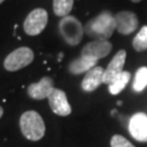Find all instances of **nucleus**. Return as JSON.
<instances>
[{"instance_id":"nucleus-1","label":"nucleus","mask_w":147,"mask_h":147,"mask_svg":"<svg viewBox=\"0 0 147 147\" xmlns=\"http://www.w3.org/2000/svg\"><path fill=\"white\" fill-rule=\"evenodd\" d=\"M116 30L115 16L110 11H102L84 25V33L94 40H108Z\"/></svg>"},{"instance_id":"nucleus-2","label":"nucleus","mask_w":147,"mask_h":147,"mask_svg":"<svg viewBox=\"0 0 147 147\" xmlns=\"http://www.w3.org/2000/svg\"><path fill=\"white\" fill-rule=\"evenodd\" d=\"M20 129L25 138L37 142L45 135L46 126L42 116L34 110L25 111L20 118Z\"/></svg>"},{"instance_id":"nucleus-3","label":"nucleus","mask_w":147,"mask_h":147,"mask_svg":"<svg viewBox=\"0 0 147 147\" xmlns=\"http://www.w3.org/2000/svg\"><path fill=\"white\" fill-rule=\"evenodd\" d=\"M59 32L64 42L70 46H76L84 36V26L73 16L61 18L59 22Z\"/></svg>"},{"instance_id":"nucleus-4","label":"nucleus","mask_w":147,"mask_h":147,"mask_svg":"<svg viewBox=\"0 0 147 147\" xmlns=\"http://www.w3.org/2000/svg\"><path fill=\"white\" fill-rule=\"evenodd\" d=\"M33 61H34V51L31 48L20 47L7 56L3 65L5 70L14 72L27 67Z\"/></svg>"},{"instance_id":"nucleus-5","label":"nucleus","mask_w":147,"mask_h":147,"mask_svg":"<svg viewBox=\"0 0 147 147\" xmlns=\"http://www.w3.org/2000/svg\"><path fill=\"white\" fill-rule=\"evenodd\" d=\"M48 23V13L42 8L34 9L24 21V32L30 36H37L42 33Z\"/></svg>"},{"instance_id":"nucleus-6","label":"nucleus","mask_w":147,"mask_h":147,"mask_svg":"<svg viewBox=\"0 0 147 147\" xmlns=\"http://www.w3.org/2000/svg\"><path fill=\"white\" fill-rule=\"evenodd\" d=\"M116 20V30L119 34L129 35L137 30L138 27V18L132 11H120L115 16Z\"/></svg>"},{"instance_id":"nucleus-7","label":"nucleus","mask_w":147,"mask_h":147,"mask_svg":"<svg viewBox=\"0 0 147 147\" xmlns=\"http://www.w3.org/2000/svg\"><path fill=\"white\" fill-rule=\"evenodd\" d=\"M48 101H49V106H50L53 112L56 113L57 116L67 117L72 111L71 106L67 98V95L62 89H53V93L48 97Z\"/></svg>"},{"instance_id":"nucleus-8","label":"nucleus","mask_w":147,"mask_h":147,"mask_svg":"<svg viewBox=\"0 0 147 147\" xmlns=\"http://www.w3.org/2000/svg\"><path fill=\"white\" fill-rule=\"evenodd\" d=\"M126 59V51L124 49H121L115 55L108 67L106 68L105 73H104V83L105 84H110L117 76L123 72V67L125 63Z\"/></svg>"},{"instance_id":"nucleus-9","label":"nucleus","mask_w":147,"mask_h":147,"mask_svg":"<svg viewBox=\"0 0 147 147\" xmlns=\"http://www.w3.org/2000/svg\"><path fill=\"white\" fill-rule=\"evenodd\" d=\"M129 131L131 136L138 142H147V116L143 112L135 113L130 119Z\"/></svg>"},{"instance_id":"nucleus-10","label":"nucleus","mask_w":147,"mask_h":147,"mask_svg":"<svg viewBox=\"0 0 147 147\" xmlns=\"http://www.w3.org/2000/svg\"><path fill=\"white\" fill-rule=\"evenodd\" d=\"M112 50V44L108 40H93L82 48L81 56H88L99 60L107 57Z\"/></svg>"},{"instance_id":"nucleus-11","label":"nucleus","mask_w":147,"mask_h":147,"mask_svg":"<svg viewBox=\"0 0 147 147\" xmlns=\"http://www.w3.org/2000/svg\"><path fill=\"white\" fill-rule=\"evenodd\" d=\"M53 89V80L49 76H45L39 82L30 85L27 87V94L33 99L42 100L44 98H48Z\"/></svg>"},{"instance_id":"nucleus-12","label":"nucleus","mask_w":147,"mask_h":147,"mask_svg":"<svg viewBox=\"0 0 147 147\" xmlns=\"http://www.w3.org/2000/svg\"><path fill=\"white\" fill-rule=\"evenodd\" d=\"M104 73L105 70L101 67H95L86 72L84 79L82 81V89L85 92H94L104 83Z\"/></svg>"},{"instance_id":"nucleus-13","label":"nucleus","mask_w":147,"mask_h":147,"mask_svg":"<svg viewBox=\"0 0 147 147\" xmlns=\"http://www.w3.org/2000/svg\"><path fill=\"white\" fill-rule=\"evenodd\" d=\"M98 62L97 59L88 56H81L79 58L74 59L73 61H71L69 64V72L73 75H79L82 73L88 72L90 69L96 67V64Z\"/></svg>"},{"instance_id":"nucleus-14","label":"nucleus","mask_w":147,"mask_h":147,"mask_svg":"<svg viewBox=\"0 0 147 147\" xmlns=\"http://www.w3.org/2000/svg\"><path fill=\"white\" fill-rule=\"evenodd\" d=\"M130 79H131V73L127 71H123L109 84L108 86L109 93L111 95H118L119 93H121L125 88L126 84L130 82Z\"/></svg>"},{"instance_id":"nucleus-15","label":"nucleus","mask_w":147,"mask_h":147,"mask_svg":"<svg viewBox=\"0 0 147 147\" xmlns=\"http://www.w3.org/2000/svg\"><path fill=\"white\" fill-rule=\"evenodd\" d=\"M74 0H53V12L57 16H70V12L73 8Z\"/></svg>"},{"instance_id":"nucleus-16","label":"nucleus","mask_w":147,"mask_h":147,"mask_svg":"<svg viewBox=\"0 0 147 147\" xmlns=\"http://www.w3.org/2000/svg\"><path fill=\"white\" fill-rule=\"evenodd\" d=\"M132 45H133V48L135 49V51H138V53L147 50V25L143 26L138 31L136 36L134 37L132 42Z\"/></svg>"},{"instance_id":"nucleus-17","label":"nucleus","mask_w":147,"mask_h":147,"mask_svg":"<svg viewBox=\"0 0 147 147\" xmlns=\"http://www.w3.org/2000/svg\"><path fill=\"white\" fill-rule=\"evenodd\" d=\"M147 86V67H142L136 71L134 82H133V89L140 93L146 88Z\"/></svg>"},{"instance_id":"nucleus-18","label":"nucleus","mask_w":147,"mask_h":147,"mask_svg":"<svg viewBox=\"0 0 147 147\" xmlns=\"http://www.w3.org/2000/svg\"><path fill=\"white\" fill-rule=\"evenodd\" d=\"M111 147H135L130 141H127L122 135H113L110 141Z\"/></svg>"},{"instance_id":"nucleus-19","label":"nucleus","mask_w":147,"mask_h":147,"mask_svg":"<svg viewBox=\"0 0 147 147\" xmlns=\"http://www.w3.org/2000/svg\"><path fill=\"white\" fill-rule=\"evenodd\" d=\"M3 115V109H2V107L0 106V119H1V117Z\"/></svg>"},{"instance_id":"nucleus-20","label":"nucleus","mask_w":147,"mask_h":147,"mask_svg":"<svg viewBox=\"0 0 147 147\" xmlns=\"http://www.w3.org/2000/svg\"><path fill=\"white\" fill-rule=\"evenodd\" d=\"M132 2H134V3H137V2H141L142 0H131Z\"/></svg>"},{"instance_id":"nucleus-21","label":"nucleus","mask_w":147,"mask_h":147,"mask_svg":"<svg viewBox=\"0 0 147 147\" xmlns=\"http://www.w3.org/2000/svg\"><path fill=\"white\" fill-rule=\"evenodd\" d=\"M3 1H5V0H0V3H2V2H3Z\"/></svg>"}]
</instances>
